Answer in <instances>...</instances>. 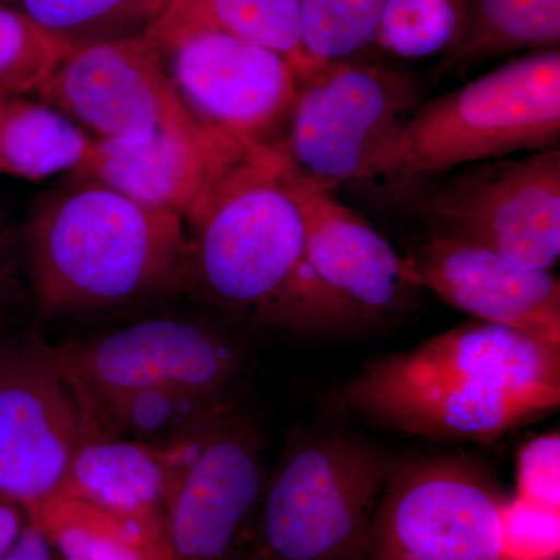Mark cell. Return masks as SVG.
Returning <instances> with one entry per match:
<instances>
[{
    "mask_svg": "<svg viewBox=\"0 0 560 560\" xmlns=\"http://www.w3.org/2000/svg\"><path fill=\"white\" fill-rule=\"evenodd\" d=\"M2 560H60V556L47 539L46 534L31 521Z\"/></svg>",
    "mask_w": 560,
    "mask_h": 560,
    "instance_id": "30",
    "label": "cell"
},
{
    "mask_svg": "<svg viewBox=\"0 0 560 560\" xmlns=\"http://www.w3.org/2000/svg\"><path fill=\"white\" fill-rule=\"evenodd\" d=\"M375 429L490 444L560 405V345L471 318L366 361L331 396Z\"/></svg>",
    "mask_w": 560,
    "mask_h": 560,
    "instance_id": "1",
    "label": "cell"
},
{
    "mask_svg": "<svg viewBox=\"0 0 560 560\" xmlns=\"http://www.w3.org/2000/svg\"><path fill=\"white\" fill-rule=\"evenodd\" d=\"M242 151L219 132L156 131L139 143L94 139L70 178L94 180L187 223Z\"/></svg>",
    "mask_w": 560,
    "mask_h": 560,
    "instance_id": "16",
    "label": "cell"
},
{
    "mask_svg": "<svg viewBox=\"0 0 560 560\" xmlns=\"http://www.w3.org/2000/svg\"><path fill=\"white\" fill-rule=\"evenodd\" d=\"M86 431L49 346L0 334V492L27 511L57 495Z\"/></svg>",
    "mask_w": 560,
    "mask_h": 560,
    "instance_id": "14",
    "label": "cell"
},
{
    "mask_svg": "<svg viewBox=\"0 0 560 560\" xmlns=\"http://www.w3.org/2000/svg\"><path fill=\"white\" fill-rule=\"evenodd\" d=\"M31 523L28 511L0 492V560L11 550Z\"/></svg>",
    "mask_w": 560,
    "mask_h": 560,
    "instance_id": "29",
    "label": "cell"
},
{
    "mask_svg": "<svg viewBox=\"0 0 560 560\" xmlns=\"http://www.w3.org/2000/svg\"><path fill=\"white\" fill-rule=\"evenodd\" d=\"M231 396L186 388L135 390L83 411L90 430L103 436L172 444L226 411Z\"/></svg>",
    "mask_w": 560,
    "mask_h": 560,
    "instance_id": "21",
    "label": "cell"
},
{
    "mask_svg": "<svg viewBox=\"0 0 560 560\" xmlns=\"http://www.w3.org/2000/svg\"><path fill=\"white\" fill-rule=\"evenodd\" d=\"M294 183L305 217L304 253L264 324L301 334H335L404 311L418 289L407 257L331 191Z\"/></svg>",
    "mask_w": 560,
    "mask_h": 560,
    "instance_id": "6",
    "label": "cell"
},
{
    "mask_svg": "<svg viewBox=\"0 0 560 560\" xmlns=\"http://www.w3.org/2000/svg\"><path fill=\"white\" fill-rule=\"evenodd\" d=\"M418 289L485 323L560 345V282L466 238L431 231L407 257Z\"/></svg>",
    "mask_w": 560,
    "mask_h": 560,
    "instance_id": "15",
    "label": "cell"
},
{
    "mask_svg": "<svg viewBox=\"0 0 560 560\" xmlns=\"http://www.w3.org/2000/svg\"><path fill=\"white\" fill-rule=\"evenodd\" d=\"M189 436L151 444L88 429L57 495L86 501L167 545V508Z\"/></svg>",
    "mask_w": 560,
    "mask_h": 560,
    "instance_id": "17",
    "label": "cell"
},
{
    "mask_svg": "<svg viewBox=\"0 0 560 560\" xmlns=\"http://www.w3.org/2000/svg\"><path fill=\"white\" fill-rule=\"evenodd\" d=\"M518 499L559 511L560 508V436L559 431L534 438L517 455Z\"/></svg>",
    "mask_w": 560,
    "mask_h": 560,
    "instance_id": "28",
    "label": "cell"
},
{
    "mask_svg": "<svg viewBox=\"0 0 560 560\" xmlns=\"http://www.w3.org/2000/svg\"><path fill=\"white\" fill-rule=\"evenodd\" d=\"M11 232L0 215V287L9 285Z\"/></svg>",
    "mask_w": 560,
    "mask_h": 560,
    "instance_id": "31",
    "label": "cell"
},
{
    "mask_svg": "<svg viewBox=\"0 0 560 560\" xmlns=\"http://www.w3.org/2000/svg\"><path fill=\"white\" fill-rule=\"evenodd\" d=\"M66 54L24 11L0 7V91L38 92Z\"/></svg>",
    "mask_w": 560,
    "mask_h": 560,
    "instance_id": "26",
    "label": "cell"
},
{
    "mask_svg": "<svg viewBox=\"0 0 560 560\" xmlns=\"http://www.w3.org/2000/svg\"><path fill=\"white\" fill-rule=\"evenodd\" d=\"M187 224V289L265 323L305 245L300 194L278 151L243 149Z\"/></svg>",
    "mask_w": 560,
    "mask_h": 560,
    "instance_id": "4",
    "label": "cell"
},
{
    "mask_svg": "<svg viewBox=\"0 0 560 560\" xmlns=\"http://www.w3.org/2000/svg\"><path fill=\"white\" fill-rule=\"evenodd\" d=\"M416 198V209L433 231L536 270L552 271L559 264V149L481 162Z\"/></svg>",
    "mask_w": 560,
    "mask_h": 560,
    "instance_id": "10",
    "label": "cell"
},
{
    "mask_svg": "<svg viewBox=\"0 0 560 560\" xmlns=\"http://www.w3.org/2000/svg\"><path fill=\"white\" fill-rule=\"evenodd\" d=\"M267 480L260 433L234 407L194 431L165 518L171 560H245Z\"/></svg>",
    "mask_w": 560,
    "mask_h": 560,
    "instance_id": "11",
    "label": "cell"
},
{
    "mask_svg": "<svg viewBox=\"0 0 560 560\" xmlns=\"http://www.w3.org/2000/svg\"><path fill=\"white\" fill-rule=\"evenodd\" d=\"M205 25L276 51L290 62L296 77L305 72L300 0H173L145 35L164 46Z\"/></svg>",
    "mask_w": 560,
    "mask_h": 560,
    "instance_id": "18",
    "label": "cell"
},
{
    "mask_svg": "<svg viewBox=\"0 0 560 560\" xmlns=\"http://www.w3.org/2000/svg\"><path fill=\"white\" fill-rule=\"evenodd\" d=\"M49 352L81 411L150 388L231 396L243 366L226 335L178 318L139 320L94 340L49 346Z\"/></svg>",
    "mask_w": 560,
    "mask_h": 560,
    "instance_id": "9",
    "label": "cell"
},
{
    "mask_svg": "<svg viewBox=\"0 0 560 560\" xmlns=\"http://www.w3.org/2000/svg\"><path fill=\"white\" fill-rule=\"evenodd\" d=\"M503 560H559V511L508 499L501 515Z\"/></svg>",
    "mask_w": 560,
    "mask_h": 560,
    "instance_id": "27",
    "label": "cell"
},
{
    "mask_svg": "<svg viewBox=\"0 0 560 560\" xmlns=\"http://www.w3.org/2000/svg\"><path fill=\"white\" fill-rule=\"evenodd\" d=\"M38 319L187 289L184 221L94 183L43 195L24 234Z\"/></svg>",
    "mask_w": 560,
    "mask_h": 560,
    "instance_id": "2",
    "label": "cell"
},
{
    "mask_svg": "<svg viewBox=\"0 0 560 560\" xmlns=\"http://www.w3.org/2000/svg\"><path fill=\"white\" fill-rule=\"evenodd\" d=\"M506 501L495 474L469 455L394 458L366 560H503Z\"/></svg>",
    "mask_w": 560,
    "mask_h": 560,
    "instance_id": "7",
    "label": "cell"
},
{
    "mask_svg": "<svg viewBox=\"0 0 560 560\" xmlns=\"http://www.w3.org/2000/svg\"><path fill=\"white\" fill-rule=\"evenodd\" d=\"M416 108L418 86L408 73L355 60L324 62L298 79L289 131L275 150L298 183L334 191L363 178Z\"/></svg>",
    "mask_w": 560,
    "mask_h": 560,
    "instance_id": "8",
    "label": "cell"
},
{
    "mask_svg": "<svg viewBox=\"0 0 560 560\" xmlns=\"http://www.w3.org/2000/svg\"><path fill=\"white\" fill-rule=\"evenodd\" d=\"M92 140L49 103L0 91V173L39 180L73 171Z\"/></svg>",
    "mask_w": 560,
    "mask_h": 560,
    "instance_id": "19",
    "label": "cell"
},
{
    "mask_svg": "<svg viewBox=\"0 0 560 560\" xmlns=\"http://www.w3.org/2000/svg\"><path fill=\"white\" fill-rule=\"evenodd\" d=\"M466 32L438 62L436 79L514 51L559 49L560 0H466Z\"/></svg>",
    "mask_w": 560,
    "mask_h": 560,
    "instance_id": "20",
    "label": "cell"
},
{
    "mask_svg": "<svg viewBox=\"0 0 560 560\" xmlns=\"http://www.w3.org/2000/svg\"><path fill=\"white\" fill-rule=\"evenodd\" d=\"M466 24V0H385L374 46L400 58L444 57Z\"/></svg>",
    "mask_w": 560,
    "mask_h": 560,
    "instance_id": "24",
    "label": "cell"
},
{
    "mask_svg": "<svg viewBox=\"0 0 560 560\" xmlns=\"http://www.w3.org/2000/svg\"><path fill=\"white\" fill-rule=\"evenodd\" d=\"M393 463L352 434L293 438L268 474L245 560H366Z\"/></svg>",
    "mask_w": 560,
    "mask_h": 560,
    "instance_id": "5",
    "label": "cell"
},
{
    "mask_svg": "<svg viewBox=\"0 0 560 560\" xmlns=\"http://www.w3.org/2000/svg\"><path fill=\"white\" fill-rule=\"evenodd\" d=\"M187 109L243 149H275L290 121L298 77L285 58L205 25L158 46Z\"/></svg>",
    "mask_w": 560,
    "mask_h": 560,
    "instance_id": "12",
    "label": "cell"
},
{
    "mask_svg": "<svg viewBox=\"0 0 560 560\" xmlns=\"http://www.w3.org/2000/svg\"><path fill=\"white\" fill-rule=\"evenodd\" d=\"M9 285L0 287V327H2L3 312H5V298Z\"/></svg>",
    "mask_w": 560,
    "mask_h": 560,
    "instance_id": "32",
    "label": "cell"
},
{
    "mask_svg": "<svg viewBox=\"0 0 560 560\" xmlns=\"http://www.w3.org/2000/svg\"><path fill=\"white\" fill-rule=\"evenodd\" d=\"M300 3L304 73L324 62L353 60L361 50L374 46L385 0H300Z\"/></svg>",
    "mask_w": 560,
    "mask_h": 560,
    "instance_id": "25",
    "label": "cell"
},
{
    "mask_svg": "<svg viewBox=\"0 0 560 560\" xmlns=\"http://www.w3.org/2000/svg\"><path fill=\"white\" fill-rule=\"evenodd\" d=\"M36 94L97 139L139 143L156 131L212 135L180 101L149 36L69 50Z\"/></svg>",
    "mask_w": 560,
    "mask_h": 560,
    "instance_id": "13",
    "label": "cell"
},
{
    "mask_svg": "<svg viewBox=\"0 0 560 560\" xmlns=\"http://www.w3.org/2000/svg\"><path fill=\"white\" fill-rule=\"evenodd\" d=\"M28 515L60 560H171L167 545L86 501L55 495Z\"/></svg>",
    "mask_w": 560,
    "mask_h": 560,
    "instance_id": "22",
    "label": "cell"
},
{
    "mask_svg": "<svg viewBox=\"0 0 560 560\" xmlns=\"http://www.w3.org/2000/svg\"><path fill=\"white\" fill-rule=\"evenodd\" d=\"M173 0H21L24 13L66 50L145 35Z\"/></svg>",
    "mask_w": 560,
    "mask_h": 560,
    "instance_id": "23",
    "label": "cell"
},
{
    "mask_svg": "<svg viewBox=\"0 0 560 560\" xmlns=\"http://www.w3.org/2000/svg\"><path fill=\"white\" fill-rule=\"evenodd\" d=\"M560 51H536L418 106L361 180L407 194L471 162L559 149Z\"/></svg>",
    "mask_w": 560,
    "mask_h": 560,
    "instance_id": "3",
    "label": "cell"
}]
</instances>
